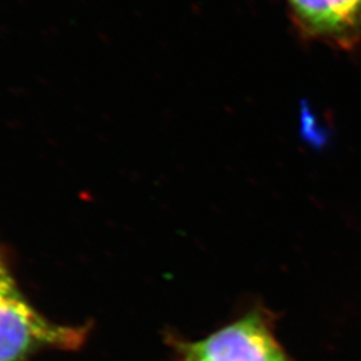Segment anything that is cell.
Instances as JSON below:
<instances>
[{"label": "cell", "instance_id": "3957f363", "mask_svg": "<svg viewBox=\"0 0 361 361\" xmlns=\"http://www.w3.org/2000/svg\"><path fill=\"white\" fill-rule=\"evenodd\" d=\"M293 23L305 38L336 49L361 43V0H286Z\"/></svg>", "mask_w": 361, "mask_h": 361}, {"label": "cell", "instance_id": "277c9868", "mask_svg": "<svg viewBox=\"0 0 361 361\" xmlns=\"http://www.w3.org/2000/svg\"><path fill=\"white\" fill-rule=\"evenodd\" d=\"M186 361H207L204 359H198V357H194V356H185Z\"/></svg>", "mask_w": 361, "mask_h": 361}, {"label": "cell", "instance_id": "7a4b0ae2", "mask_svg": "<svg viewBox=\"0 0 361 361\" xmlns=\"http://www.w3.org/2000/svg\"><path fill=\"white\" fill-rule=\"evenodd\" d=\"M183 352L207 361H289L259 314L246 316L202 341L185 345Z\"/></svg>", "mask_w": 361, "mask_h": 361}, {"label": "cell", "instance_id": "6da1fadb", "mask_svg": "<svg viewBox=\"0 0 361 361\" xmlns=\"http://www.w3.org/2000/svg\"><path fill=\"white\" fill-rule=\"evenodd\" d=\"M87 328L52 323L40 314L15 281L0 250V361H25L40 349H75Z\"/></svg>", "mask_w": 361, "mask_h": 361}]
</instances>
